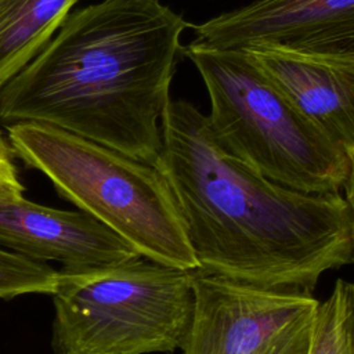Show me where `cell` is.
I'll return each instance as SVG.
<instances>
[{
	"mask_svg": "<svg viewBox=\"0 0 354 354\" xmlns=\"http://www.w3.org/2000/svg\"><path fill=\"white\" fill-rule=\"evenodd\" d=\"M156 167L166 177L199 271L311 293L353 263L351 216L340 192L278 184L228 152L207 115L170 100Z\"/></svg>",
	"mask_w": 354,
	"mask_h": 354,
	"instance_id": "cell-1",
	"label": "cell"
},
{
	"mask_svg": "<svg viewBox=\"0 0 354 354\" xmlns=\"http://www.w3.org/2000/svg\"><path fill=\"white\" fill-rule=\"evenodd\" d=\"M187 28L160 0H101L71 12L0 88V122L53 126L156 166Z\"/></svg>",
	"mask_w": 354,
	"mask_h": 354,
	"instance_id": "cell-2",
	"label": "cell"
},
{
	"mask_svg": "<svg viewBox=\"0 0 354 354\" xmlns=\"http://www.w3.org/2000/svg\"><path fill=\"white\" fill-rule=\"evenodd\" d=\"M7 133L14 155L142 257L198 268L171 188L156 166L47 124L15 123Z\"/></svg>",
	"mask_w": 354,
	"mask_h": 354,
	"instance_id": "cell-3",
	"label": "cell"
},
{
	"mask_svg": "<svg viewBox=\"0 0 354 354\" xmlns=\"http://www.w3.org/2000/svg\"><path fill=\"white\" fill-rule=\"evenodd\" d=\"M202 76L210 126L221 145L261 176L313 194L343 191L348 155L314 126L243 48L188 43Z\"/></svg>",
	"mask_w": 354,
	"mask_h": 354,
	"instance_id": "cell-4",
	"label": "cell"
},
{
	"mask_svg": "<svg viewBox=\"0 0 354 354\" xmlns=\"http://www.w3.org/2000/svg\"><path fill=\"white\" fill-rule=\"evenodd\" d=\"M192 271L142 256L59 270L51 293L54 354H171L181 348L192 314Z\"/></svg>",
	"mask_w": 354,
	"mask_h": 354,
	"instance_id": "cell-5",
	"label": "cell"
},
{
	"mask_svg": "<svg viewBox=\"0 0 354 354\" xmlns=\"http://www.w3.org/2000/svg\"><path fill=\"white\" fill-rule=\"evenodd\" d=\"M194 304L183 354H307L319 301L192 271Z\"/></svg>",
	"mask_w": 354,
	"mask_h": 354,
	"instance_id": "cell-6",
	"label": "cell"
},
{
	"mask_svg": "<svg viewBox=\"0 0 354 354\" xmlns=\"http://www.w3.org/2000/svg\"><path fill=\"white\" fill-rule=\"evenodd\" d=\"M191 44L245 48L267 44L354 55V0H254L194 26Z\"/></svg>",
	"mask_w": 354,
	"mask_h": 354,
	"instance_id": "cell-7",
	"label": "cell"
},
{
	"mask_svg": "<svg viewBox=\"0 0 354 354\" xmlns=\"http://www.w3.org/2000/svg\"><path fill=\"white\" fill-rule=\"evenodd\" d=\"M0 248L61 270H87L141 256L129 242L82 210H61L18 196L0 201Z\"/></svg>",
	"mask_w": 354,
	"mask_h": 354,
	"instance_id": "cell-8",
	"label": "cell"
},
{
	"mask_svg": "<svg viewBox=\"0 0 354 354\" xmlns=\"http://www.w3.org/2000/svg\"><path fill=\"white\" fill-rule=\"evenodd\" d=\"M243 50L314 126L354 155V55L267 44Z\"/></svg>",
	"mask_w": 354,
	"mask_h": 354,
	"instance_id": "cell-9",
	"label": "cell"
},
{
	"mask_svg": "<svg viewBox=\"0 0 354 354\" xmlns=\"http://www.w3.org/2000/svg\"><path fill=\"white\" fill-rule=\"evenodd\" d=\"M77 0H0V88L53 37Z\"/></svg>",
	"mask_w": 354,
	"mask_h": 354,
	"instance_id": "cell-10",
	"label": "cell"
},
{
	"mask_svg": "<svg viewBox=\"0 0 354 354\" xmlns=\"http://www.w3.org/2000/svg\"><path fill=\"white\" fill-rule=\"evenodd\" d=\"M307 354H354V282L337 278L319 303Z\"/></svg>",
	"mask_w": 354,
	"mask_h": 354,
	"instance_id": "cell-11",
	"label": "cell"
},
{
	"mask_svg": "<svg viewBox=\"0 0 354 354\" xmlns=\"http://www.w3.org/2000/svg\"><path fill=\"white\" fill-rule=\"evenodd\" d=\"M58 271L47 263L30 260L0 248V299L22 295H51L55 289Z\"/></svg>",
	"mask_w": 354,
	"mask_h": 354,
	"instance_id": "cell-12",
	"label": "cell"
},
{
	"mask_svg": "<svg viewBox=\"0 0 354 354\" xmlns=\"http://www.w3.org/2000/svg\"><path fill=\"white\" fill-rule=\"evenodd\" d=\"M11 153L10 144L0 133V201L24 195V185L18 178Z\"/></svg>",
	"mask_w": 354,
	"mask_h": 354,
	"instance_id": "cell-13",
	"label": "cell"
},
{
	"mask_svg": "<svg viewBox=\"0 0 354 354\" xmlns=\"http://www.w3.org/2000/svg\"><path fill=\"white\" fill-rule=\"evenodd\" d=\"M344 199L350 209L351 216V249H353V263H354V155L350 156V170L347 180L343 187Z\"/></svg>",
	"mask_w": 354,
	"mask_h": 354,
	"instance_id": "cell-14",
	"label": "cell"
}]
</instances>
